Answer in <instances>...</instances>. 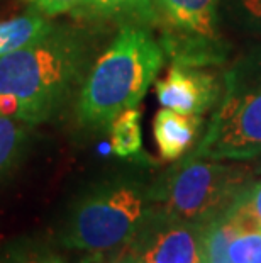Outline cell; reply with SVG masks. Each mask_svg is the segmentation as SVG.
I'll use <instances>...</instances> for the list:
<instances>
[{
	"label": "cell",
	"mask_w": 261,
	"mask_h": 263,
	"mask_svg": "<svg viewBox=\"0 0 261 263\" xmlns=\"http://www.w3.org/2000/svg\"><path fill=\"white\" fill-rule=\"evenodd\" d=\"M90 68L82 31L56 26L44 37L0 58V114L32 127L53 119Z\"/></svg>",
	"instance_id": "obj_1"
},
{
	"label": "cell",
	"mask_w": 261,
	"mask_h": 263,
	"mask_svg": "<svg viewBox=\"0 0 261 263\" xmlns=\"http://www.w3.org/2000/svg\"><path fill=\"white\" fill-rule=\"evenodd\" d=\"M163 61V48L148 27L122 26L87 71L76 99L78 124L105 129L121 112L136 107Z\"/></svg>",
	"instance_id": "obj_2"
},
{
	"label": "cell",
	"mask_w": 261,
	"mask_h": 263,
	"mask_svg": "<svg viewBox=\"0 0 261 263\" xmlns=\"http://www.w3.org/2000/svg\"><path fill=\"white\" fill-rule=\"evenodd\" d=\"M193 158L248 161L261 156V44L222 75V93Z\"/></svg>",
	"instance_id": "obj_3"
},
{
	"label": "cell",
	"mask_w": 261,
	"mask_h": 263,
	"mask_svg": "<svg viewBox=\"0 0 261 263\" xmlns=\"http://www.w3.org/2000/svg\"><path fill=\"white\" fill-rule=\"evenodd\" d=\"M253 175L248 165L188 156L161 178L149 199L176 219L205 226L234 205Z\"/></svg>",
	"instance_id": "obj_4"
},
{
	"label": "cell",
	"mask_w": 261,
	"mask_h": 263,
	"mask_svg": "<svg viewBox=\"0 0 261 263\" xmlns=\"http://www.w3.org/2000/svg\"><path fill=\"white\" fill-rule=\"evenodd\" d=\"M149 195L132 182L97 187L76 202L63 229L66 248L104 255L127 245L143 224Z\"/></svg>",
	"instance_id": "obj_5"
},
{
	"label": "cell",
	"mask_w": 261,
	"mask_h": 263,
	"mask_svg": "<svg viewBox=\"0 0 261 263\" xmlns=\"http://www.w3.org/2000/svg\"><path fill=\"white\" fill-rule=\"evenodd\" d=\"M159 44L171 63L219 66L227 57L220 37L219 0H154Z\"/></svg>",
	"instance_id": "obj_6"
},
{
	"label": "cell",
	"mask_w": 261,
	"mask_h": 263,
	"mask_svg": "<svg viewBox=\"0 0 261 263\" xmlns=\"http://www.w3.org/2000/svg\"><path fill=\"white\" fill-rule=\"evenodd\" d=\"M112 263H205L204 226L151 205L143 224Z\"/></svg>",
	"instance_id": "obj_7"
},
{
	"label": "cell",
	"mask_w": 261,
	"mask_h": 263,
	"mask_svg": "<svg viewBox=\"0 0 261 263\" xmlns=\"http://www.w3.org/2000/svg\"><path fill=\"white\" fill-rule=\"evenodd\" d=\"M210 66L171 63L166 75L156 82V95L163 107L182 114L202 116L215 107L222 93V78Z\"/></svg>",
	"instance_id": "obj_8"
},
{
	"label": "cell",
	"mask_w": 261,
	"mask_h": 263,
	"mask_svg": "<svg viewBox=\"0 0 261 263\" xmlns=\"http://www.w3.org/2000/svg\"><path fill=\"white\" fill-rule=\"evenodd\" d=\"M202 129V116L182 114L173 109H159L153 121V136L159 156L176 161L193 148Z\"/></svg>",
	"instance_id": "obj_9"
},
{
	"label": "cell",
	"mask_w": 261,
	"mask_h": 263,
	"mask_svg": "<svg viewBox=\"0 0 261 263\" xmlns=\"http://www.w3.org/2000/svg\"><path fill=\"white\" fill-rule=\"evenodd\" d=\"M73 15L85 21H115L124 26H156L154 0H83Z\"/></svg>",
	"instance_id": "obj_10"
},
{
	"label": "cell",
	"mask_w": 261,
	"mask_h": 263,
	"mask_svg": "<svg viewBox=\"0 0 261 263\" xmlns=\"http://www.w3.org/2000/svg\"><path fill=\"white\" fill-rule=\"evenodd\" d=\"M54 27L56 24L51 17L34 10L7 21H0V58L36 43L37 39L49 34Z\"/></svg>",
	"instance_id": "obj_11"
},
{
	"label": "cell",
	"mask_w": 261,
	"mask_h": 263,
	"mask_svg": "<svg viewBox=\"0 0 261 263\" xmlns=\"http://www.w3.org/2000/svg\"><path fill=\"white\" fill-rule=\"evenodd\" d=\"M31 131L32 126L0 114V180L17 166L29 143Z\"/></svg>",
	"instance_id": "obj_12"
},
{
	"label": "cell",
	"mask_w": 261,
	"mask_h": 263,
	"mask_svg": "<svg viewBox=\"0 0 261 263\" xmlns=\"http://www.w3.org/2000/svg\"><path fill=\"white\" fill-rule=\"evenodd\" d=\"M110 129V148L119 158H131L137 155L143 148V134H141V112L136 107L127 109L121 112Z\"/></svg>",
	"instance_id": "obj_13"
},
{
	"label": "cell",
	"mask_w": 261,
	"mask_h": 263,
	"mask_svg": "<svg viewBox=\"0 0 261 263\" xmlns=\"http://www.w3.org/2000/svg\"><path fill=\"white\" fill-rule=\"evenodd\" d=\"M219 9L234 29L261 36V0H219Z\"/></svg>",
	"instance_id": "obj_14"
},
{
	"label": "cell",
	"mask_w": 261,
	"mask_h": 263,
	"mask_svg": "<svg viewBox=\"0 0 261 263\" xmlns=\"http://www.w3.org/2000/svg\"><path fill=\"white\" fill-rule=\"evenodd\" d=\"M227 253L232 263H261V229L236 234Z\"/></svg>",
	"instance_id": "obj_15"
},
{
	"label": "cell",
	"mask_w": 261,
	"mask_h": 263,
	"mask_svg": "<svg viewBox=\"0 0 261 263\" xmlns=\"http://www.w3.org/2000/svg\"><path fill=\"white\" fill-rule=\"evenodd\" d=\"M234 205L251 229H261V182L251 183Z\"/></svg>",
	"instance_id": "obj_16"
},
{
	"label": "cell",
	"mask_w": 261,
	"mask_h": 263,
	"mask_svg": "<svg viewBox=\"0 0 261 263\" xmlns=\"http://www.w3.org/2000/svg\"><path fill=\"white\" fill-rule=\"evenodd\" d=\"M29 10L39 12L46 17H56L61 14H73L83 0H22Z\"/></svg>",
	"instance_id": "obj_17"
},
{
	"label": "cell",
	"mask_w": 261,
	"mask_h": 263,
	"mask_svg": "<svg viewBox=\"0 0 261 263\" xmlns=\"http://www.w3.org/2000/svg\"><path fill=\"white\" fill-rule=\"evenodd\" d=\"M9 263H65V261L59 256L51 253H26Z\"/></svg>",
	"instance_id": "obj_18"
}]
</instances>
